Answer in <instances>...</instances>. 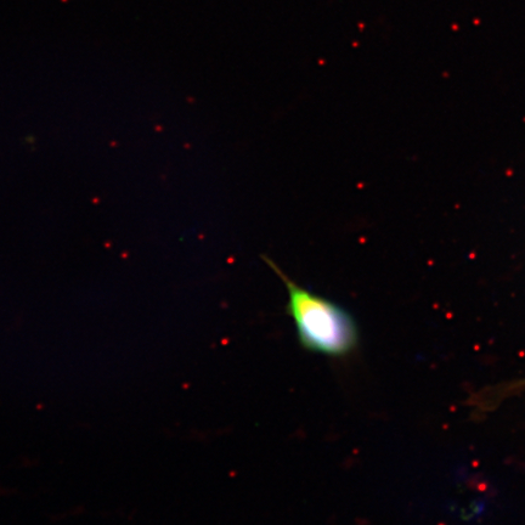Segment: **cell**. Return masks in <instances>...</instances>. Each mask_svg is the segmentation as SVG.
Masks as SVG:
<instances>
[{
	"mask_svg": "<svg viewBox=\"0 0 525 525\" xmlns=\"http://www.w3.org/2000/svg\"><path fill=\"white\" fill-rule=\"evenodd\" d=\"M264 261L286 286L289 295L286 313L295 323L299 343L304 349L343 358L358 347L359 331L352 314L330 299L298 286L267 257Z\"/></svg>",
	"mask_w": 525,
	"mask_h": 525,
	"instance_id": "obj_1",
	"label": "cell"
},
{
	"mask_svg": "<svg viewBox=\"0 0 525 525\" xmlns=\"http://www.w3.org/2000/svg\"><path fill=\"white\" fill-rule=\"evenodd\" d=\"M521 386H525V381H522V382H521Z\"/></svg>",
	"mask_w": 525,
	"mask_h": 525,
	"instance_id": "obj_2",
	"label": "cell"
}]
</instances>
